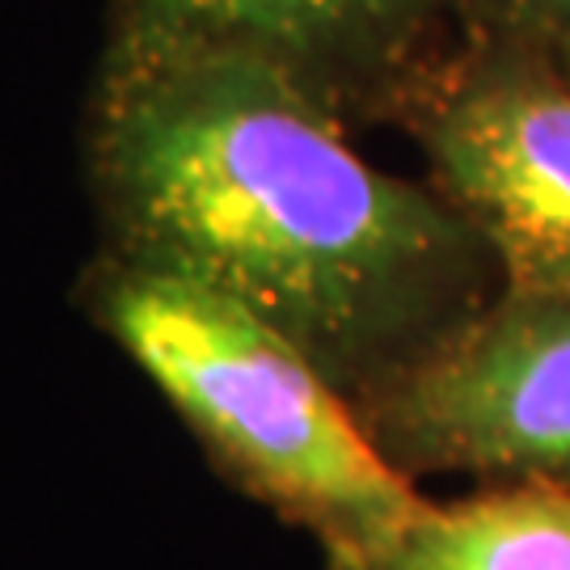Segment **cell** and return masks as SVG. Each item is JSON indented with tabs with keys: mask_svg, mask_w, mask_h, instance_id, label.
<instances>
[{
	"mask_svg": "<svg viewBox=\"0 0 570 570\" xmlns=\"http://www.w3.org/2000/svg\"><path fill=\"white\" fill-rule=\"evenodd\" d=\"M119 263L249 308L326 367L385 385L469 322L478 233L346 144L284 63L122 30L94 122Z\"/></svg>",
	"mask_w": 570,
	"mask_h": 570,
	"instance_id": "1",
	"label": "cell"
},
{
	"mask_svg": "<svg viewBox=\"0 0 570 570\" xmlns=\"http://www.w3.org/2000/svg\"><path fill=\"white\" fill-rule=\"evenodd\" d=\"M98 317L228 478L313 532L334 570H360L423 508L326 367L249 308L119 263Z\"/></svg>",
	"mask_w": 570,
	"mask_h": 570,
	"instance_id": "2",
	"label": "cell"
},
{
	"mask_svg": "<svg viewBox=\"0 0 570 570\" xmlns=\"http://www.w3.org/2000/svg\"><path fill=\"white\" fill-rule=\"evenodd\" d=\"M393 465L570 487V301L503 292L414 364L367 389Z\"/></svg>",
	"mask_w": 570,
	"mask_h": 570,
	"instance_id": "3",
	"label": "cell"
},
{
	"mask_svg": "<svg viewBox=\"0 0 570 570\" xmlns=\"http://www.w3.org/2000/svg\"><path fill=\"white\" fill-rule=\"evenodd\" d=\"M444 204L503 263L508 292L570 301V81L499 56L423 110Z\"/></svg>",
	"mask_w": 570,
	"mask_h": 570,
	"instance_id": "4",
	"label": "cell"
},
{
	"mask_svg": "<svg viewBox=\"0 0 570 570\" xmlns=\"http://www.w3.org/2000/svg\"><path fill=\"white\" fill-rule=\"evenodd\" d=\"M428 13L431 0H127L122 30L254 51L326 89L393 63Z\"/></svg>",
	"mask_w": 570,
	"mask_h": 570,
	"instance_id": "5",
	"label": "cell"
},
{
	"mask_svg": "<svg viewBox=\"0 0 570 570\" xmlns=\"http://www.w3.org/2000/svg\"><path fill=\"white\" fill-rule=\"evenodd\" d=\"M360 570H570V487L503 482L423 503Z\"/></svg>",
	"mask_w": 570,
	"mask_h": 570,
	"instance_id": "6",
	"label": "cell"
},
{
	"mask_svg": "<svg viewBox=\"0 0 570 570\" xmlns=\"http://www.w3.org/2000/svg\"><path fill=\"white\" fill-rule=\"evenodd\" d=\"M490 9L558 47L570 42V0H490Z\"/></svg>",
	"mask_w": 570,
	"mask_h": 570,
	"instance_id": "7",
	"label": "cell"
},
{
	"mask_svg": "<svg viewBox=\"0 0 570 570\" xmlns=\"http://www.w3.org/2000/svg\"><path fill=\"white\" fill-rule=\"evenodd\" d=\"M562 77L570 81V42H562Z\"/></svg>",
	"mask_w": 570,
	"mask_h": 570,
	"instance_id": "8",
	"label": "cell"
}]
</instances>
